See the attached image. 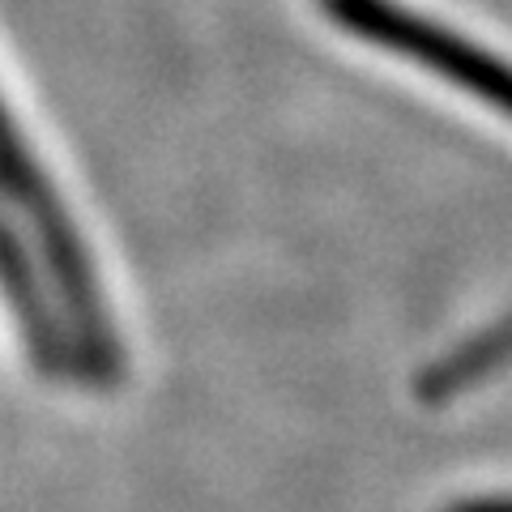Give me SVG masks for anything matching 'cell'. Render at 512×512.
Wrapping results in <instances>:
<instances>
[{
  "instance_id": "cell-1",
  "label": "cell",
  "mask_w": 512,
  "mask_h": 512,
  "mask_svg": "<svg viewBox=\"0 0 512 512\" xmlns=\"http://www.w3.org/2000/svg\"><path fill=\"white\" fill-rule=\"evenodd\" d=\"M329 5L338 22L355 26L363 39L419 60L427 77L453 86L461 99H470V107H483L487 116L512 124V47L491 43L487 35L474 39V30L448 13L440 18L402 0H329Z\"/></svg>"
}]
</instances>
